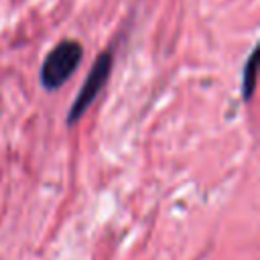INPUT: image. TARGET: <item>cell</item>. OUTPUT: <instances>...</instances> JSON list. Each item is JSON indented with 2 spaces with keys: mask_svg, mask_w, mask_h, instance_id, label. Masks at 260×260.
<instances>
[{
  "mask_svg": "<svg viewBox=\"0 0 260 260\" xmlns=\"http://www.w3.org/2000/svg\"><path fill=\"white\" fill-rule=\"evenodd\" d=\"M112 51H104L91 65L87 77H85V83L81 85L69 114H67V124L73 126L77 120H81V116L87 112V108L93 104V100L98 98V93L102 91V87L106 85L108 77H110V71H112Z\"/></svg>",
  "mask_w": 260,
  "mask_h": 260,
  "instance_id": "7a4b0ae2",
  "label": "cell"
},
{
  "mask_svg": "<svg viewBox=\"0 0 260 260\" xmlns=\"http://www.w3.org/2000/svg\"><path fill=\"white\" fill-rule=\"evenodd\" d=\"M83 49L77 41L67 39L61 41L53 51H49V55L43 61L41 67V83L45 89H59L77 69L79 61H81Z\"/></svg>",
  "mask_w": 260,
  "mask_h": 260,
  "instance_id": "6da1fadb",
  "label": "cell"
},
{
  "mask_svg": "<svg viewBox=\"0 0 260 260\" xmlns=\"http://www.w3.org/2000/svg\"><path fill=\"white\" fill-rule=\"evenodd\" d=\"M254 75H256V51L250 53L246 67H244V83H242V98L248 100L254 91Z\"/></svg>",
  "mask_w": 260,
  "mask_h": 260,
  "instance_id": "3957f363",
  "label": "cell"
}]
</instances>
